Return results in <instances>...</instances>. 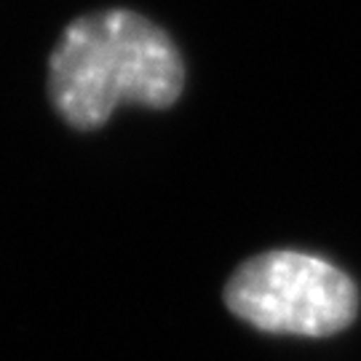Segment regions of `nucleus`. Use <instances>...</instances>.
I'll list each match as a JSON object with an SVG mask.
<instances>
[{
    "label": "nucleus",
    "mask_w": 361,
    "mask_h": 361,
    "mask_svg": "<svg viewBox=\"0 0 361 361\" xmlns=\"http://www.w3.org/2000/svg\"><path fill=\"white\" fill-rule=\"evenodd\" d=\"M185 80L180 51L161 27L134 11L80 16L51 54L49 91L75 129H97L121 102L169 107Z\"/></svg>",
    "instance_id": "1"
},
{
    "label": "nucleus",
    "mask_w": 361,
    "mask_h": 361,
    "mask_svg": "<svg viewBox=\"0 0 361 361\" xmlns=\"http://www.w3.org/2000/svg\"><path fill=\"white\" fill-rule=\"evenodd\" d=\"M225 302L262 332L326 337L356 319L359 292L332 262L279 249L246 259L228 281Z\"/></svg>",
    "instance_id": "2"
}]
</instances>
